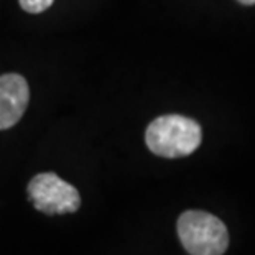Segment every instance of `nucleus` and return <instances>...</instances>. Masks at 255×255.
<instances>
[{
  "instance_id": "nucleus-5",
  "label": "nucleus",
  "mask_w": 255,
  "mask_h": 255,
  "mask_svg": "<svg viewBox=\"0 0 255 255\" xmlns=\"http://www.w3.org/2000/svg\"><path fill=\"white\" fill-rule=\"evenodd\" d=\"M55 0H20V7L28 13H41L50 8Z\"/></svg>"
},
{
  "instance_id": "nucleus-6",
  "label": "nucleus",
  "mask_w": 255,
  "mask_h": 255,
  "mask_svg": "<svg viewBox=\"0 0 255 255\" xmlns=\"http://www.w3.org/2000/svg\"><path fill=\"white\" fill-rule=\"evenodd\" d=\"M241 3H244V5H254L255 3V0H239Z\"/></svg>"
},
{
  "instance_id": "nucleus-4",
  "label": "nucleus",
  "mask_w": 255,
  "mask_h": 255,
  "mask_svg": "<svg viewBox=\"0 0 255 255\" xmlns=\"http://www.w3.org/2000/svg\"><path fill=\"white\" fill-rule=\"evenodd\" d=\"M30 101L28 83L20 74L0 76V130L17 124Z\"/></svg>"
},
{
  "instance_id": "nucleus-2",
  "label": "nucleus",
  "mask_w": 255,
  "mask_h": 255,
  "mask_svg": "<svg viewBox=\"0 0 255 255\" xmlns=\"http://www.w3.org/2000/svg\"><path fill=\"white\" fill-rule=\"evenodd\" d=\"M178 236L191 255H222L229 247L226 224L206 211L183 213L178 219Z\"/></svg>"
},
{
  "instance_id": "nucleus-1",
  "label": "nucleus",
  "mask_w": 255,
  "mask_h": 255,
  "mask_svg": "<svg viewBox=\"0 0 255 255\" xmlns=\"http://www.w3.org/2000/svg\"><path fill=\"white\" fill-rule=\"evenodd\" d=\"M203 140L201 126L184 116H161L145 132L146 146L163 158H181L198 150Z\"/></svg>"
},
{
  "instance_id": "nucleus-3",
  "label": "nucleus",
  "mask_w": 255,
  "mask_h": 255,
  "mask_svg": "<svg viewBox=\"0 0 255 255\" xmlns=\"http://www.w3.org/2000/svg\"><path fill=\"white\" fill-rule=\"evenodd\" d=\"M26 191L35 208L50 216L76 213L81 206L78 189L56 173H40L31 178Z\"/></svg>"
}]
</instances>
